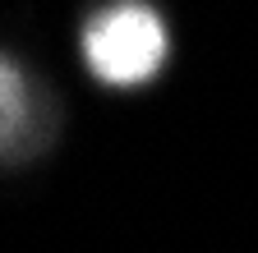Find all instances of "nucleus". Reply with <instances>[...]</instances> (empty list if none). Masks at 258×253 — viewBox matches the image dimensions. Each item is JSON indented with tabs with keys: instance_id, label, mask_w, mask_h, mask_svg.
<instances>
[{
	"instance_id": "nucleus-1",
	"label": "nucleus",
	"mask_w": 258,
	"mask_h": 253,
	"mask_svg": "<svg viewBox=\"0 0 258 253\" xmlns=\"http://www.w3.org/2000/svg\"><path fill=\"white\" fill-rule=\"evenodd\" d=\"M83 51L97 78L129 88L157 74L161 55H166V33L148 5H115L88 23Z\"/></svg>"
},
{
	"instance_id": "nucleus-2",
	"label": "nucleus",
	"mask_w": 258,
	"mask_h": 253,
	"mask_svg": "<svg viewBox=\"0 0 258 253\" xmlns=\"http://www.w3.org/2000/svg\"><path fill=\"white\" fill-rule=\"evenodd\" d=\"M23 124H28V88H23V74L0 55V147H10Z\"/></svg>"
}]
</instances>
